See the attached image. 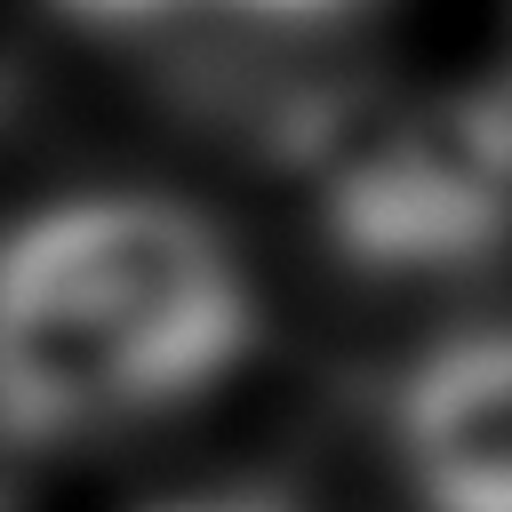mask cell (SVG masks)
Returning a JSON list of instances; mask_svg holds the SVG:
<instances>
[{
	"label": "cell",
	"mask_w": 512,
	"mask_h": 512,
	"mask_svg": "<svg viewBox=\"0 0 512 512\" xmlns=\"http://www.w3.org/2000/svg\"><path fill=\"white\" fill-rule=\"evenodd\" d=\"M248 344L240 248L168 192H72L0 240V448L16 456L176 416Z\"/></svg>",
	"instance_id": "obj_1"
},
{
	"label": "cell",
	"mask_w": 512,
	"mask_h": 512,
	"mask_svg": "<svg viewBox=\"0 0 512 512\" xmlns=\"http://www.w3.org/2000/svg\"><path fill=\"white\" fill-rule=\"evenodd\" d=\"M288 136L320 232L368 272H472L512 240V88L344 96Z\"/></svg>",
	"instance_id": "obj_2"
},
{
	"label": "cell",
	"mask_w": 512,
	"mask_h": 512,
	"mask_svg": "<svg viewBox=\"0 0 512 512\" xmlns=\"http://www.w3.org/2000/svg\"><path fill=\"white\" fill-rule=\"evenodd\" d=\"M400 464L424 512H512V328L416 360L400 392Z\"/></svg>",
	"instance_id": "obj_3"
},
{
	"label": "cell",
	"mask_w": 512,
	"mask_h": 512,
	"mask_svg": "<svg viewBox=\"0 0 512 512\" xmlns=\"http://www.w3.org/2000/svg\"><path fill=\"white\" fill-rule=\"evenodd\" d=\"M208 8H232V16H272V24H312V16H344L360 0H208Z\"/></svg>",
	"instance_id": "obj_4"
},
{
	"label": "cell",
	"mask_w": 512,
	"mask_h": 512,
	"mask_svg": "<svg viewBox=\"0 0 512 512\" xmlns=\"http://www.w3.org/2000/svg\"><path fill=\"white\" fill-rule=\"evenodd\" d=\"M72 16H96V24H144V16H176V8H208V0H64Z\"/></svg>",
	"instance_id": "obj_5"
},
{
	"label": "cell",
	"mask_w": 512,
	"mask_h": 512,
	"mask_svg": "<svg viewBox=\"0 0 512 512\" xmlns=\"http://www.w3.org/2000/svg\"><path fill=\"white\" fill-rule=\"evenodd\" d=\"M152 512H288L272 496H176V504H152Z\"/></svg>",
	"instance_id": "obj_6"
}]
</instances>
